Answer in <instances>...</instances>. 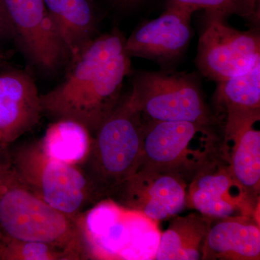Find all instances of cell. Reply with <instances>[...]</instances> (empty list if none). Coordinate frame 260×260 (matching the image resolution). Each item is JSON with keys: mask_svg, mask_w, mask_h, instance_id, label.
<instances>
[{"mask_svg": "<svg viewBox=\"0 0 260 260\" xmlns=\"http://www.w3.org/2000/svg\"><path fill=\"white\" fill-rule=\"evenodd\" d=\"M119 30L89 42L69 62L60 84L41 94L42 114L69 119L95 135L121 99L124 80L132 72L131 57Z\"/></svg>", "mask_w": 260, "mask_h": 260, "instance_id": "cell-1", "label": "cell"}, {"mask_svg": "<svg viewBox=\"0 0 260 260\" xmlns=\"http://www.w3.org/2000/svg\"><path fill=\"white\" fill-rule=\"evenodd\" d=\"M0 144V229L12 237L52 244L87 259L76 220L57 211L29 189Z\"/></svg>", "mask_w": 260, "mask_h": 260, "instance_id": "cell-2", "label": "cell"}, {"mask_svg": "<svg viewBox=\"0 0 260 260\" xmlns=\"http://www.w3.org/2000/svg\"><path fill=\"white\" fill-rule=\"evenodd\" d=\"M145 121L131 95L117 107L93 136L86 160L80 169L99 200L109 198L143 161Z\"/></svg>", "mask_w": 260, "mask_h": 260, "instance_id": "cell-3", "label": "cell"}, {"mask_svg": "<svg viewBox=\"0 0 260 260\" xmlns=\"http://www.w3.org/2000/svg\"><path fill=\"white\" fill-rule=\"evenodd\" d=\"M88 259L153 260L160 242L159 222L111 198L75 218Z\"/></svg>", "mask_w": 260, "mask_h": 260, "instance_id": "cell-4", "label": "cell"}, {"mask_svg": "<svg viewBox=\"0 0 260 260\" xmlns=\"http://www.w3.org/2000/svg\"><path fill=\"white\" fill-rule=\"evenodd\" d=\"M144 121L141 165L174 173L189 184L198 173L225 160L215 128L190 121Z\"/></svg>", "mask_w": 260, "mask_h": 260, "instance_id": "cell-5", "label": "cell"}, {"mask_svg": "<svg viewBox=\"0 0 260 260\" xmlns=\"http://www.w3.org/2000/svg\"><path fill=\"white\" fill-rule=\"evenodd\" d=\"M9 149L22 180L54 209L75 219L88 205L100 201L82 169L48 156L39 140L10 145Z\"/></svg>", "mask_w": 260, "mask_h": 260, "instance_id": "cell-6", "label": "cell"}, {"mask_svg": "<svg viewBox=\"0 0 260 260\" xmlns=\"http://www.w3.org/2000/svg\"><path fill=\"white\" fill-rule=\"evenodd\" d=\"M130 95L145 121H190L213 128L220 124L193 73L139 72Z\"/></svg>", "mask_w": 260, "mask_h": 260, "instance_id": "cell-7", "label": "cell"}, {"mask_svg": "<svg viewBox=\"0 0 260 260\" xmlns=\"http://www.w3.org/2000/svg\"><path fill=\"white\" fill-rule=\"evenodd\" d=\"M206 13L198 42L196 64L203 76L219 83L246 73L260 61L257 29L242 31L229 26L225 17Z\"/></svg>", "mask_w": 260, "mask_h": 260, "instance_id": "cell-8", "label": "cell"}, {"mask_svg": "<svg viewBox=\"0 0 260 260\" xmlns=\"http://www.w3.org/2000/svg\"><path fill=\"white\" fill-rule=\"evenodd\" d=\"M25 57L46 73L69 64L71 54L51 21L44 0H2Z\"/></svg>", "mask_w": 260, "mask_h": 260, "instance_id": "cell-9", "label": "cell"}, {"mask_svg": "<svg viewBox=\"0 0 260 260\" xmlns=\"http://www.w3.org/2000/svg\"><path fill=\"white\" fill-rule=\"evenodd\" d=\"M188 185L174 173L141 165L109 198L160 222L175 216L186 206Z\"/></svg>", "mask_w": 260, "mask_h": 260, "instance_id": "cell-10", "label": "cell"}, {"mask_svg": "<svg viewBox=\"0 0 260 260\" xmlns=\"http://www.w3.org/2000/svg\"><path fill=\"white\" fill-rule=\"evenodd\" d=\"M259 204L236 180L225 160L198 173L188 185L186 206L208 218H257Z\"/></svg>", "mask_w": 260, "mask_h": 260, "instance_id": "cell-11", "label": "cell"}, {"mask_svg": "<svg viewBox=\"0 0 260 260\" xmlns=\"http://www.w3.org/2000/svg\"><path fill=\"white\" fill-rule=\"evenodd\" d=\"M191 10L167 7L158 18L138 27L124 42L130 57H140L167 67L180 59L191 38Z\"/></svg>", "mask_w": 260, "mask_h": 260, "instance_id": "cell-12", "label": "cell"}, {"mask_svg": "<svg viewBox=\"0 0 260 260\" xmlns=\"http://www.w3.org/2000/svg\"><path fill=\"white\" fill-rule=\"evenodd\" d=\"M40 95L31 76L23 70L0 73L2 145H13L37 125L42 116Z\"/></svg>", "mask_w": 260, "mask_h": 260, "instance_id": "cell-13", "label": "cell"}, {"mask_svg": "<svg viewBox=\"0 0 260 260\" xmlns=\"http://www.w3.org/2000/svg\"><path fill=\"white\" fill-rule=\"evenodd\" d=\"M217 83L215 115L223 124L225 141L260 120V61L246 73Z\"/></svg>", "mask_w": 260, "mask_h": 260, "instance_id": "cell-14", "label": "cell"}, {"mask_svg": "<svg viewBox=\"0 0 260 260\" xmlns=\"http://www.w3.org/2000/svg\"><path fill=\"white\" fill-rule=\"evenodd\" d=\"M205 239L202 259L259 260L260 229L254 217L218 219Z\"/></svg>", "mask_w": 260, "mask_h": 260, "instance_id": "cell-15", "label": "cell"}, {"mask_svg": "<svg viewBox=\"0 0 260 260\" xmlns=\"http://www.w3.org/2000/svg\"><path fill=\"white\" fill-rule=\"evenodd\" d=\"M71 59L95 39L97 20L89 0H44ZM70 59V60H71Z\"/></svg>", "mask_w": 260, "mask_h": 260, "instance_id": "cell-16", "label": "cell"}, {"mask_svg": "<svg viewBox=\"0 0 260 260\" xmlns=\"http://www.w3.org/2000/svg\"><path fill=\"white\" fill-rule=\"evenodd\" d=\"M214 219L199 213L179 216L161 233L155 259L198 260Z\"/></svg>", "mask_w": 260, "mask_h": 260, "instance_id": "cell-17", "label": "cell"}, {"mask_svg": "<svg viewBox=\"0 0 260 260\" xmlns=\"http://www.w3.org/2000/svg\"><path fill=\"white\" fill-rule=\"evenodd\" d=\"M253 125L223 140V156L236 180L256 201H259L260 131Z\"/></svg>", "mask_w": 260, "mask_h": 260, "instance_id": "cell-18", "label": "cell"}, {"mask_svg": "<svg viewBox=\"0 0 260 260\" xmlns=\"http://www.w3.org/2000/svg\"><path fill=\"white\" fill-rule=\"evenodd\" d=\"M92 140L93 135L82 124L60 119L49 124L39 142L48 156L80 167L88 157Z\"/></svg>", "mask_w": 260, "mask_h": 260, "instance_id": "cell-19", "label": "cell"}, {"mask_svg": "<svg viewBox=\"0 0 260 260\" xmlns=\"http://www.w3.org/2000/svg\"><path fill=\"white\" fill-rule=\"evenodd\" d=\"M0 260H78L51 244L12 237L0 229Z\"/></svg>", "mask_w": 260, "mask_h": 260, "instance_id": "cell-20", "label": "cell"}, {"mask_svg": "<svg viewBox=\"0 0 260 260\" xmlns=\"http://www.w3.org/2000/svg\"><path fill=\"white\" fill-rule=\"evenodd\" d=\"M167 7H177L192 13L205 10L229 17L235 15L244 19L252 28L257 29L260 20V0H167Z\"/></svg>", "mask_w": 260, "mask_h": 260, "instance_id": "cell-21", "label": "cell"}, {"mask_svg": "<svg viewBox=\"0 0 260 260\" xmlns=\"http://www.w3.org/2000/svg\"><path fill=\"white\" fill-rule=\"evenodd\" d=\"M16 39V32L3 1L0 0V40L9 41Z\"/></svg>", "mask_w": 260, "mask_h": 260, "instance_id": "cell-22", "label": "cell"}, {"mask_svg": "<svg viewBox=\"0 0 260 260\" xmlns=\"http://www.w3.org/2000/svg\"><path fill=\"white\" fill-rule=\"evenodd\" d=\"M143 0H112L114 4L122 8H131L140 4Z\"/></svg>", "mask_w": 260, "mask_h": 260, "instance_id": "cell-23", "label": "cell"}, {"mask_svg": "<svg viewBox=\"0 0 260 260\" xmlns=\"http://www.w3.org/2000/svg\"><path fill=\"white\" fill-rule=\"evenodd\" d=\"M6 59L4 53L0 50V66L4 63V61Z\"/></svg>", "mask_w": 260, "mask_h": 260, "instance_id": "cell-24", "label": "cell"}, {"mask_svg": "<svg viewBox=\"0 0 260 260\" xmlns=\"http://www.w3.org/2000/svg\"><path fill=\"white\" fill-rule=\"evenodd\" d=\"M2 143V140H1V137H0V144H1Z\"/></svg>", "mask_w": 260, "mask_h": 260, "instance_id": "cell-25", "label": "cell"}]
</instances>
